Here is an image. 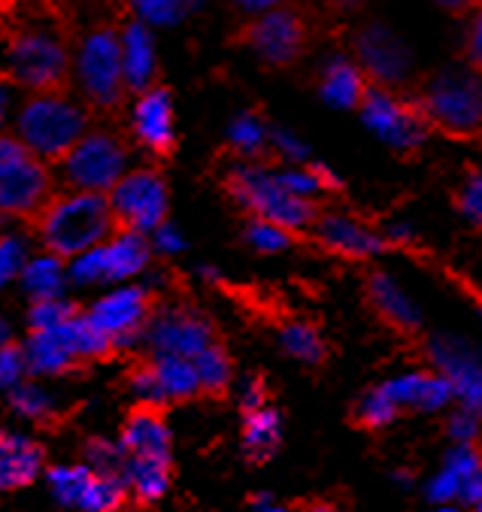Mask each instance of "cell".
Wrapping results in <instances>:
<instances>
[{
	"label": "cell",
	"mask_w": 482,
	"mask_h": 512,
	"mask_svg": "<svg viewBox=\"0 0 482 512\" xmlns=\"http://www.w3.org/2000/svg\"><path fill=\"white\" fill-rule=\"evenodd\" d=\"M255 512H285V509H282V506H276V503H267V500H264V503H255Z\"/></svg>",
	"instance_id": "obj_55"
},
{
	"label": "cell",
	"mask_w": 482,
	"mask_h": 512,
	"mask_svg": "<svg viewBox=\"0 0 482 512\" xmlns=\"http://www.w3.org/2000/svg\"><path fill=\"white\" fill-rule=\"evenodd\" d=\"M79 82L85 91V100L94 110H116L128 91L125 76V43L122 34L110 25L94 28L76 55Z\"/></svg>",
	"instance_id": "obj_8"
},
{
	"label": "cell",
	"mask_w": 482,
	"mask_h": 512,
	"mask_svg": "<svg viewBox=\"0 0 482 512\" xmlns=\"http://www.w3.org/2000/svg\"><path fill=\"white\" fill-rule=\"evenodd\" d=\"M464 52L473 70L482 73V7L473 10L470 22H467V34H464Z\"/></svg>",
	"instance_id": "obj_44"
},
{
	"label": "cell",
	"mask_w": 482,
	"mask_h": 512,
	"mask_svg": "<svg viewBox=\"0 0 482 512\" xmlns=\"http://www.w3.org/2000/svg\"><path fill=\"white\" fill-rule=\"evenodd\" d=\"M119 446L125 452L128 494L143 506L161 500L164 491L170 488V473H173L170 428L161 416V409L137 403L122 425Z\"/></svg>",
	"instance_id": "obj_1"
},
{
	"label": "cell",
	"mask_w": 482,
	"mask_h": 512,
	"mask_svg": "<svg viewBox=\"0 0 482 512\" xmlns=\"http://www.w3.org/2000/svg\"><path fill=\"white\" fill-rule=\"evenodd\" d=\"M116 225L107 194L67 191L55 194L37 216L40 240L58 258H79L98 249Z\"/></svg>",
	"instance_id": "obj_2"
},
{
	"label": "cell",
	"mask_w": 482,
	"mask_h": 512,
	"mask_svg": "<svg viewBox=\"0 0 482 512\" xmlns=\"http://www.w3.org/2000/svg\"><path fill=\"white\" fill-rule=\"evenodd\" d=\"M10 343H13V337H10V325H7V322H0V349L10 346Z\"/></svg>",
	"instance_id": "obj_54"
},
{
	"label": "cell",
	"mask_w": 482,
	"mask_h": 512,
	"mask_svg": "<svg viewBox=\"0 0 482 512\" xmlns=\"http://www.w3.org/2000/svg\"><path fill=\"white\" fill-rule=\"evenodd\" d=\"M25 4V0H0V19H7V16H13L19 7Z\"/></svg>",
	"instance_id": "obj_53"
},
{
	"label": "cell",
	"mask_w": 482,
	"mask_h": 512,
	"mask_svg": "<svg viewBox=\"0 0 482 512\" xmlns=\"http://www.w3.org/2000/svg\"><path fill=\"white\" fill-rule=\"evenodd\" d=\"M131 388H134V394H137V400L143 403V406H164L167 403V397H164V388H161V382H158V373H155V367L152 364H140V367H134L131 370Z\"/></svg>",
	"instance_id": "obj_40"
},
{
	"label": "cell",
	"mask_w": 482,
	"mask_h": 512,
	"mask_svg": "<svg viewBox=\"0 0 482 512\" xmlns=\"http://www.w3.org/2000/svg\"><path fill=\"white\" fill-rule=\"evenodd\" d=\"M246 240L252 249L264 252V255H273V252H285L292 246V231H285L273 222H261V219H252L249 228H246Z\"/></svg>",
	"instance_id": "obj_37"
},
{
	"label": "cell",
	"mask_w": 482,
	"mask_h": 512,
	"mask_svg": "<svg viewBox=\"0 0 482 512\" xmlns=\"http://www.w3.org/2000/svg\"><path fill=\"white\" fill-rule=\"evenodd\" d=\"M382 388L389 391V397L401 409L413 406V409H431L434 413V409H443L455 400L449 379L440 373H401V376L385 379Z\"/></svg>",
	"instance_id": "obj_21"
},
{
	"label": "cell",
	"mask_w": 482,
	"mask_h": 512,
	"mask_svg": "<svg viewBox=\"0 0 482 512\" xmlns=\"http://www.w3.org/2000/svg\"><path fill=\"white\" fill-rule=\"evenodd\" d=\"M73 340H76V352H79V361L85 358H110L116 343L94 325L88 316H76L73 319Z\"/></svg>",
	"instance_id": "obj_33"
},
{
	"label": "cell",
	"mask_w": 482,
	"mask_h": 512,
	"mask_svg": "<svg viewBox=\"0 0 482 512\" xmlns=\"http://www.w3.org/2000/svg\"><path fill=\"white\" fill-rule=\"evenodd\" d=\"M52 173L19 137H0V213L40 216L52 200Z\"/></svg>",
	"instance_id": "obj_7"
},
{
	"label": "cell",
	"mask_w": 482,
	"mask_h": 512,
	"mask_svg": "<svg viewBox=\"0 0 482 512\" xmlns=\"http://www.w3.org/2000/svg\"><path fill=\"white\" fill-rule=\"evenodd\" d=\"M449 434L458 443H473L476 434H479V416L470 413V409H455L452 419H449Z\"/></svg>",
	"instance_id": "obj_45"
},
{
	"label": "cell",
	"mask_w": 482,
	"mask_h": 512,
	"mask_svg": "<svg viewBox=\"0 0 482 512\" xmlns=\"http://www.w3.org/2000/svg\"><path fill=\"white\" fill-rule=\"evenodd\" d=\"M298 512H340V509L334 503H328V500H313V503L301 506Z\"/></svg>",
	"instance_id": "obj_52"
},
{
	"label": "cell",
	"mask_w": 482,
	"mask_h": 512,
	"mask_svg": "<svg viewBox=\"0 0 482 512\" xmlns=\"http://www.w3.org/2000/svg\"><path fill=\"white\" fill-rule=\"evenodd\" d=\"M240 403H243V409L246 413H255V409H261V406H267V391H264V382L261 379H246L243 382V391H240Z\"/></svg>",
	"instance_id": "obj_46"
},
{
	"label": "cell",
	"mask_w": 482,
	"mask_h": 512,
	"mask_svg": "<svg viewBox=\"0 0 482 512\" xmlns=\"http://www.w3.org/2000/svg\"><path fill=\"white\" fill-rule=\"evenodd\" d=\"M434 512H458V509H452V506H440V509H434Z\"/></svg>",
	"instance_id": "obj_57"
},
{
	"label": "cell",
	"mask_w": 482,
	"mask_h": 512,
	"mask_svg": "<svg viewBox=\"0 0 482 512\" xmlns=\"http://www.w3.org/2000/svg\"><path fill=\"white\" fill-rule=\"evenodd\" d=\"M231 146H234L240 155H246V158L258 155V152L267 146V131H264V125H261L255 116H240V119L231 125Z\"/></svg>",
	"instance_id": "obj_38"
},
{
	"label": "cell",
	"mask_w": 482,
	"mask_h": 512,
	"mask_svg": "<svg viewBox=\"0 0 482 512\" xmlns=\"http://www.w3.org/2000/svg\"><path fill=\"white\" fill-rule=\"evenodd\" d=\"M13 406H16V413H22L31 422H49L55 416V400L31 382L13 388Z\"/></svg>",
	"instance_id": "obj_34"
},
{
	"label": "cell",
	"mask_w": 482,
	"mask_h": 512,
	"mask_svg": "<svg viewBox=\"0 0 482 512\" xmlns=\"http://www.w3.org/2000/svg\"><path fill=\"white\" fill-rule=\"evenodd\" d=\"M4 110H7V94L0 88V122H4Z\"/></svg>",
	"instance_id": "obj_56"
},
{
	"label": "cell",
	"mask_w": 482,
	"mask_h": 512,
	"mask_svg": "<svg viewBox=\"0 0 482 512\" xmlns=\"http://www.w3.org/2000/svg\"><path fill=\"white\" fill-rule=\"evenodd\" d=\"M49 488L61 506L82 512H119L128 503V482L122 476L94 473L85 464L76 467H52Z\"/></svg>",
	"instance_id": "obj_13"
},
{
	"label": "cell",
	"mask_w": 482,
	"mask_h": 512,
	"mask_svg": "<svg viewBox=\"0 0 482 512\" xmlns=\"http://www.w3.org/2000/svg\"><path fill=\"white\" fill-rule=\"evenodd\" d=\"M28 370V358L19 346H4L0 349V388H16Z\"/></svg>",
	"instance_id": "obj_43"
},
{
	"label": "cell",
	"mask_w": 482,
	"mask_h": 512,
	"mask_svg": "<svg viewBox=\"0 0 482 512\" xmlns=\"http://www.w3.org/2000/svg\"><path fill=\"white\" fill-rule=\"evenodd\" d=\"M195 367H198V376H201V391L222 394L228 388V382H231V361H228V352L219 343L207 346L195 358Z\"/></svg>",
	"instance_id": "obj_31"
},
{
	"label": "cell",
	"mask_w": 482,
	"mask_h": 512,
	"mask_svg": "<svg viewBox=\"0 0 482 512\" xmlns=\"http://www.w3.org/2000/svg\"><path fill=\"white\" fill-rule=\"evenodd\" d=\"M307 40H310L307 19L295 7H285V4L249 19V25L243 28V43L264 64H273V67L295 64L307 52Z\"/></svg>",
	"instance_id": "obj_12"
},
{
	"label": "cell",
	"mask_w": 482,
	"mask_h": 512,
	"mask_svg": "<svg viewBox=\"0 0 482 512\" xmlns=\"http://www.w3.org/2000/svg\"><path fill=\"white\" fill-rule=\"evenodd\" d=\"M125 43V76H128V88L134 91H146L152 88V76H155V49H152V37L143 25H131L122 34Z\"/></svg>",
	"instance_id": "obj_27"
},
{
	"label": "cell",
	"mask_w": 482,
	"mask_h": 512,
	"mask_svg": "<svg viewBox=\"0 0 482 512\" xmlns=\"http://www.w3.org/2000/svg\"><path fill=\"white\" fill-rule=\"evenodd\" d=\"M149 343L155 355L195 361L216 340H213V325L204 316H198L195 310L173 306V310H164L155 319H149Z\"/></svg>",
	"instance_id": "obj_15"
},
{
	"label": "cell",
	"mask_w": 482,
	"mask_h": 512,
	"mask_svg": "<svg viewBox=\"0 0 482 512\" xmlns=\"http://www.w3.org/2000/svg\"><path fill=\"white\" fill-rule=\"evenodd\" d=\"M88 319L98 325L116 346L134 340L152 319V294L140 285L119 288L94 303Z\"/></svg>",
	"instance_id": "obj_18"
},
{
	"label": "cell",
	"mask_w": 482,
	"mask_h": 512,
	"mask_svg": "<svg viewBox=\"0 0 482 512\" xmlns=\"http://www.w3.org/2000/svg\"><path fill=\"white\" fill-rule=\"evenodd\" d=\"M46 464V452L31 437L0 428V491L31 485Z\"/></svg>",
	"instance_id": "obj_20"
},
{
	"label": "cell",
	"mask_w": 482,
	"mask_h": 512,
	"mask_svg": "<svg viewBox=\"0 0 482 512\" xmlns=\"http://www.w3.org/2000/svg\"><path fill=\"white\" fill-rule=\"evenodd\" d=\"M58 164H61V179L70 185V191L110 194L125 176L128 149L119 134L98 128L88 131Z\"/></svg>",
	"instance_id": "obj_9"
},
{
	"label": "cell",
	"mask_w": 482,
	"mask_h": 512,
	"mask_svg": "<svg viewBox=\"0 0 482 512\" xmlns=\"http://www.w3.org/2000/svg\"><path fill=\"white\" fill-rule=\"evenodd\" d=\"M367 76L358 67V61L337 55L322 67V79H319V91L325 97V104L337 107V110H358L361 100L367 94Z\"/></svg>",
	"instance_id": "obj_23"
},
{
	"label": "cell",
	"mask_w": 482,
	"mask_h": 512,
	"mask_svg": "<svg viewBox=\"0 0 482 512\" xmlns=\"http://www.w3.org/2000/svg\"><path fill=\"white\" fill-rule=\"evenodd\" d=\"M437 7H443V10H452V13H461V10H467V7H473V0H434Z\"/></svg>",
	"instance_id": "obj_51"
},
{
	"label": "cell",
	"mask_w": 482,
	"mask_h": 512,
	"mask_svg": "<svg viewBox=\"0 0 482 512\" xmlns=\"http://www.w3.org/2000/svg\"><path fill=\"white\" fill-rule=\"evenodd\" d=\"M361 119L364 125L385 143L398 152H413L428 140V122L422 119L416 104H407L392 88L373 85L367 88L361 100Z\"/></svg>",
	"instance_id": "obj_10"
},
{
	"label": "cell",
	"mask_w": 482,
	"mask_h": 512,
	"mask_svg": "<svg viewBox=\"0 0 482 512\" xmlns=\"http://www.w3.org/2000/svg\"><path fill=\"white\" fill-rule=\"evenodd\" d=\"M134 134L137 140L167 158L176 146V134H173V104H170V94L167 88L161 85H152L146 88L140 97H137V107H134Z\"/></svg>",
	"instance_id": "obj_19"
},
{
	"label": "cell",
	"mask_w": 482,
	"mask_h": 512,
	"mask_svg": "<svg viewBox=\"0 0 482 512\" xmlns=\"http://www.w3.org/2000/svg\"><path fill=\"white\" fill-rule=\"evenodd\" d=\"M273 143H276V149L282 152V158H288V161H304V158H307V149H304L295 137L276 134V137H273Z\"/></svg>",
	"instance_id": "obj_48"
},
{
	"label": "cell",
	"mask_w": 482,
	"mask_h": 512,
	"mask_svg": "<svg viewBox=\"0 0 482 512\" xmlns=\"http://www.w3.org/2000/svg\"><path fill=\"white\" fill-rule=\"evenodd\" d=\"M367 291H370V300H373V306L379 310V316H382V319H389L392 325H398V328H404V331L419 328L422 316H419L416 300H413V297H410V294H407V291H404L392 276L373 273V276H370Z\"/></svg>",
	"instance_id": "obj_25"
},
{
	"label": "cell",
	"mask_w": 482,
	"mask_h": 512,
	"mask_svg": "<svg viewBox=\"0 0 482 512\" xmlns=\"http://www.w3.org/2000/svg\"><path fill=\"white\" fill-rule=\"evenodd\" d=\"M7 70L34 94H55L70 79V49L46 22H16L7 34Z\"/></svg>",
	"instance_id": "obj_3"
},
{
	"label": "cell",
	"mask_w": 482,
	"mask_h": 512,
	"mask_svg": "<svg viewBox=\"0 0 482 512\" xmlns=\"http://www.w3.org/2000/svg\"><path fill=\"white\" fill-rule=\"evenodd\" d=\"M458 210L470 225L482 228V173H473L464 179L458 191Z\"/></svg>",
	"instance_id": "obj_41"
},
{
	"label": "cell",
	"mask_w": 482,
	"mask_h": 512,
	"mask_svg": "<svg viewBox=\"0 0 482 512\" xmlns=\"http://www.w3.org/2000/svg\"><path fill=\"white\" fill-rule=\"evenodd\" d=\"M116 222L125 231L152 234L164 225L167 216V185L158 170L140 167L119 179V185L107 194Z\"/></svg>",
	"instance_id": "obj_11"
},
{
	"label": "cell",
	"mask_w": 482,
	"mask_h": 512,
	"mask_svg": "<svg viewBox=\"0 0 482 512\" xmlns=\"http://www.w3.org/2000/svg\"><path fill=\"white\" fill-rule=\"evenodd\" d=\"M22 282H25V291L37 300H55L61 285H64V264L58 255H43V258H34L25 264L22 270Z\"/></svg>",
	"instance_id": "obj_29"
},
{
	"label": "cell",
	"mask_w": 482,
	"mask_h": 512,
	"mask_svg": "<svg viewBox=\"0 0 482 512\" xmlns=\"http://www.w3.org/2000/svg\"><path fill=\"white\" fill-rule=\"evenodd\" d=\"M76 316V310L70 303H64L61 297L55 300H37L31 306V331H52V328H61L67 325L70 319Z\"/></svg>",
	"instance_id": "obj_39"
},
{
	"label": "cell",
	"mask_w": 482,
	"mask_h": 512,
	"mask_svg": "<svg viewBox=\"0 0 482 512\" xmlns=\"http://www.w3.org/2000/svg\"><path fill=\"white\" fill-rule=\"evenodd\" d=\"M422 119L452 137L482 134V73L473 67H446L434 73L416 100Z\"/></svg>",
	"instance_id": "obj_4"
},
{
	"label": "cell",
	"mask_w": 482,
	"mask_h": 512,
	"mask_svg": "<svg viewBox=\"0 0 482 512\" xmlns=\"http://www.w3.org/2000/svg\"><path fill=\"white\" fill-rule=\"evenodd\" d=\"M152 243H155V249L158 252H164V255H173V252H179L182 246H185V240L179 237V231L176 228H170V225H161V228H155L152 231Z\"/></svg>",
	"instance_id": "obj_47"
},
{
	"label": "cell",
	"mask_w": 482,
	"mask_h": 512,
	"mask_svg": "<svg viewBox=\"0 0 482 512\" xmlns=\"http://www.w3.org/2000/svg\"><path fill=\"white\" fill-rule=\"evenodd\" d=\"M85 467L104 476H122L125 479V452L116 443L107 440H91L85 446Z\"/></svg>",
	"instance_id": "obj_35"
},
{
	"label": "cell",
	"mask_w": 482,
	"mask_h": 512,
	"mask_svg": "<svg viewBox=\"0 0 482 512\" xmlns=\"http://www.w3.org/2000/svg\"><path fill=\"white\" fill-rule=\"evenodd\" d=\"M73 319L67 325H61V328L31 334L28 349H25V358H28L31 370H37V373H64L67 367H73L79 361L76 340H73Z\"/></svg>",
	"instance_id": "obj_24"
},
{
	"label": "cell",
	"mask_w": 482,
	"mask_h": 512,
	"mask_svg": "<svg viewBox=\"0 0 482 512\" xmlns=\"http://www.w3.org/2000/svg\"><path fill=\"white\" fill-rule=\"evenodd\" d=\"M443 470H446V473H452V476L458 479L461 491H464L470 482L482 479V455L476 452V446H473V443H458V446L449 452V458H446V467H443Z\"/></svg>",
	"instance_id": "obj_36"
},
{
	"label": "cell",
	"mask_w": 482,
	"mask_h": 512,
	"mask_svg": "<svg viewBox=\"0 0 482 512\" xmlns=\"http://www.w3.org/2000/svg\"><path fill=\"white\" fill-rule=\"evenodd\" d=\"M149 261V243L137 231H122L116 240L101 243L98 249H91L79 255L70 267L73 279L91 285V282H116L140 273Z\"/></svg>",
	"instance_id": "obj_14"
},
{
	"label": "cell",
	"mask_w": 482,
	"mask_h": 512,
	"mask_svg": "<svg viewBox=\"0 0 482 512\" xmlns=\"http://www.w3.org/2000/svg\"><path fill=\"white\" fill-rule=\"evenodd\" d=\"M228 191L246 213H252L261 222H273L285 231L307 228L316 219L313 200H304L288 191L279 182L276 170L240 164L228 173Z\"/></svg>",
	"instance_id": "obj_6"
},
{
	"label": "cell",
	"mask_w": 482,
	"mask_h": 512,
	"mask_svg": "<svg viewBox=\"0 0 482 512\" xmlns=\"http://www.w3.org/2000/svg\"><path fill=\"white\" fill-rule=\"evenodd\" d=\"M279 343H282V349L288 355L304 361V364H319L325 358V343H322L319 331L313 325H307V322H288V325H282Z\"/></svg>",
	"instance_id": "obj_30"
},
{
	"label": "cell",
	"mask_w": 482,
	"mask_h": 512,
	"mask_svg": "<svg viewBox=\"0 0 482 512\" xmlns=\"http://www.w3.org/2000/svg\"><path fill=\"white\" fill-rule=\"evenodd\" d=\"M385 240H392V243H410L413 240V231L407 225H392L389 231H385Z\"/></svg>",
	"instance_id": "obj_50"
},
{
	"label": "cell",
	"mask_w": 482,
	"mask_h": 512,
	"mask_svg": "<svg viewBox=\"0 0 482 512\" xmlns=\"http://www.w3.org/2000/svg\"><path fill=\"white\" fill-rule=\"evenodd\" d=\"M234 4L246 13V16H261V13H270L276 7H282V0H234Z\"/></svg>",
	"instance_id": "obj_49"
},
{
	"label": "cell",
	"mask_w": 482,
	"mask_h": 512,
	"mask_svg": "<svg viewBox=\"0 0 482 512\" xmlns=\"http://www.w3.org/2000/svg\"><path fill=\"white\" fill-rule=\"evenodd\" d=\"M358 67L364 70L367 79L379 82L382 88H395L401 82H407L410 70H413V58L410 49L382 25H367L358 34Z\"/></svg>",
	"instance_id": "obj_17"
},
{
	"label": "cell",
	"mask_w": 482,
	"mask_h": 512,
	"mask_svg": "<svg viewBox=\"0 0 482 512\" xmlns=\"http://www.w3.org/2000/svg\"><path fill=\"white\" fill-rule=\"evenodd\" d=\"M88 134V116L64 94H34L19 116V140L40 161H61Z\"/></svg>",
	"instance_id": "obj_5"
},
{
	"label": "cell",
	"mask_w": 482,
	"mask_h": 512,
	"mask_svg": "<svg viewBox=\"0 0 482 512\" xmlns=\"http://www.w3.org/2000/svg\"><path fill=\"white\" fill-rule=\"evenodd\" d=\"M155 373H158V382L164 388V397L167 403L170 400H188L201 394V376H198V367L191 358H173V355H158L152 361Z\"/></svg>",
	"instance_id": "obj_28"
},
{
	"label": "cell",
	"mask_w": 482,
	"mask_h": 512,
	"mask_svg": "<svg viewBox=\"0 0 482 512\" xmlns=\"http://www.w3.org/2000/svg\"><path fill=\"white\" fill-rule=\"evenodd\" d=\"M401 413V406L389 397L382 385L370 388L361 400H358V422L367 425V428H385L392 425Z\"/></svg>",
	"instance_id": "obj_32"
},
{
	"label": "cell",
	"mask_w": 482,
	"mask_h": 512,
	"mask_svg": "<svg viewBox=\"0 0 482 512\" xmlns=\"http://www.w3.org/2000/svg\"><path fill=\"white\" fill-rule=\"evenodd\" d=\"M279 440H282V419L276 409L261 406L255 413H246L243 449L252 464H264L267 458H273V452L279 449Z\"/></svg>",
	"instance_id": "obj_26"
},
{
	"label": "cell",
	"mask_w": 482,
	"mask_h": 512,
	"mask_svg": "<svg viewBox=\"0 0 482 512\" xmlns=\"http://www.w3.org/2000/svg\"><path fill=\"white\" fill-rule=\"evenodd\" d=\"M431 358L440 376L449 379L461 409L482 413V355L455 337H437L431 343Z\"/></svg>",
	"instance_id": "obj_16"
},
{
	"label": "cell",
	"mask_w": 482,
	"mask_h": 512,
	"mask_svg": "<svg viewBox=\"0 0 482 512\" xmlns=\"http://www.w3.org/2000/svg\"><path fill=\"white\" fill-rule=\"evenodd\" d=\"M25 246L16 237H0V288H4L16 273L25 270Z\"/></svg>",
	"instance_id": "obj_42"
},
{
	"label": "cell",
	"mask_w": 482,
	"mask_h": 512,
	"mask_svg": "<svg viewBox=\"0 0 482 512\" xmlns=\"http://www.w3.org/2000/svg\"><path fill=\"white\" fill-rule=\"evenodd\" d=\"M319 240L331 252L346 255V258H373L385 249V237H379L367 225L340 213H331L319 222Z\"/></svg>",
	"instance_id": "obj_22"
}]
</instances>
